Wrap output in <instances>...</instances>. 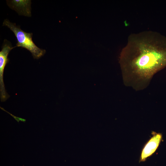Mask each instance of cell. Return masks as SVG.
Returning <instances> with one entry per match:
<instances>
[{
	"label": "cell",
	"instance_id": "obj_2",
	"mask_svg": "<svg viewBox=\"0 0 166 166\" xmlns=\"http://www.w3.org/2000/svg\"><path fill=\"white\" fill-rule=\"evenodd\" d=\"M3 25L8 27L14 34L17 41L15 47H21L27 49L31 52L34 59L41 57L45 53V49L40 48L34 44L32 40V33L23 31L19 26L7 19L4 20Z\"/></svg>",
	"mask_w": 166,
	"mask_h": 166
},
{
	"label": "cell",
	"instance_id": "obj_4",
	"mask_svg": "<svg viewBox=\"0 0 166 166\" xmlns=\"http://www.w3.org/2000/svg\"><path fill=\"white\" fill-rule=\"evenodd\" d=\"M152 136L147 142L143 147L140 154V162L145 161L149 157L153 155L158 148L162 138V134L153 132Z\"/></svg>",
	"mask_w": 166,
	"mask_h": 166
},
{
	"label": "cell",
	"instance_id": "obj_1",
	"mask_svg": "<svg viewBox=\"0 0 166 166\" xmlns=\"http://www.w3.org/2000/svg\"><path fill=\"white\" fill-rule=\"evenodd\" d=\"M119 62L124 85L136 91L145 89L166 67V37L151 30L131 34Z\"/></svg>",
	"mask_w": 166,
	"mask_h": 166
},
{
	"label": "cell",
	"instance_id": "obj_5",
	"mask_svg": "<svg viewBox=\"0 0 166 166\" xmlns=\"http://www.w3.org/2000/svg\"><path fill=\"white\" fill-rule=\"evenodd\" d=\"M10 7L16 10L18 14L26 16H31L30 0H14L8 1Z\"/></svg>",
	"mask_w": 166,
	"mask_h": 166
},
{
	"label": "cell",
	"instance_id": "obj_3",
	"mask_svg": "<svg viewBox=\"0 0 166 166\" xmlns=\"http://www.w3.org/2000/svg\"><path fill=\"white\" fill-rule=\"evenodd\" d=\"M15 47H12L11 43L6 40L4 41L2 49L0 52V91L2 102L5 101L9 97L5 87L3 81L4 70L9 60L8 56L10 52Z\"/></svg>",
	"mask_w": 166,
	"mask_h": 166
}]
</instances>
